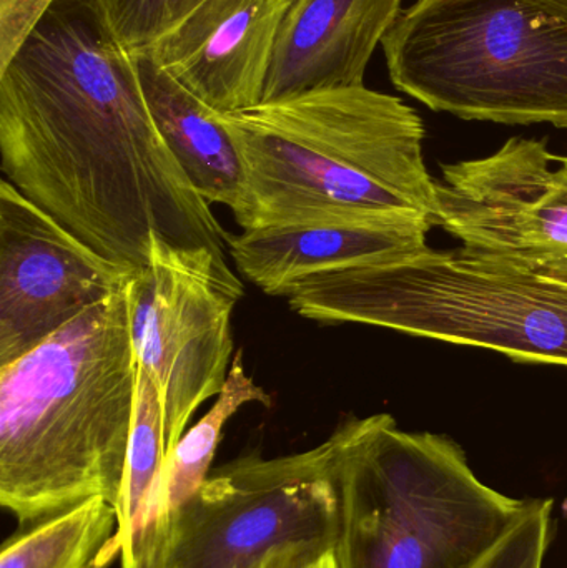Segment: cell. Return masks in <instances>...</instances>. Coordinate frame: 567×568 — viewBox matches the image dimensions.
I'll return each instance as SVG.
<instances>
[{
    "label": "cell",
    "mask_w": 567,
    "mask_h": 568,
    "mask_svg": "<svg viewBox=\"0 0 567 568\" xmlns=\"http://www.w3.org/2000/svg\"><path fill=\"white\" fill-rule=\"evenodd\" d=\"M0 163L27 199L130 273L152 239L226 263V233L160 135L136 57L97 0H55L0 70Z\"/></svg>",
    "instance_id": "6da1fadb"
},
{
    "label": "cell",
    "mask_w": 567,
    "mask_h": 568,
    "mask_svg": "<svg viewBox=\"0 0 567 568\" xmlns=\"http://www.w3.org/2000/svg\"><path fill=\"white\" fill-rule=\"evenodd\" d=\"M136 387L125 287L0 367V504L20 527L119 507Z\"/></svg>",
    "instance_id": "7a4b0ae2"
},
{
    "label": "cell",
    "mask_w": 567,
    "mask_h": 568,
    "mask_svg": "<svg viewBox=\"0 0 567 568\" xmlns=\"http://www.w3.org/2000/svg\"><path fill=\"white\" fill-rule=\"evenodd\" d=\"M243 163L242 230L315 225L372 213L432 220L425 125L402 99L366 85L313 90L219 113Z\"/></svg>",
    "instance_id": "3957f363"
},
{
    "label": "cell",
    "mask_w": 567,
    "mask_h": 568,
    "mask_svg": "<svg viewBox=\"0 0 567 568\" xmlns=\"http://www.w3.org/2000/svg\"><path fill=\"white\" fill-rule=\"evenodd\" d=\"M342 429L338 568H478L531 506L482 483L449 437L388 414Z\"/></svg>",
    "instance_id": "277c9868"
},
{
    "label": "cell",
    "mask_w": 567,
    "mask_h": 568,
    "mask_svg": "<svg viewBox=\"0 0 567 568\" xmlns=\"http://www.w3.org/2000/svg\"><path fill=\"white\" fill-rule=\"evenodd\" d=\"M286 300L318 323L386 327L567 367V282L465 248L425 245L322 273L296 284Z\"/></svg>",
    "instance_id": "5b68a950"
},
{
    "label": "cell",
    "mask_w": 567,
    "mask_h": 568,
    "mask_svg": "<svg viewBox=\"0 0 567 568\" xmlns=\"http://www.w3.org/2000/svg\"><path fill=\"white\" fill-rule=\"evenodd\" d=\"M382 47L393 85L435 112L567 129V0H416Z\"/></svg>",
    "instance_id": "8992f818"
},
{
    "label": "cell",
    "mask_w": 567,
    "mask_h": 568,
    "mask_svg": "<svg viewBox=\"0 0 567 568\" xmlns=\"http://www.w3.org/2000/svg\"><path fill=\"white\" fill-rule=\"evenodd\" d=\"M342 426L320 446L213 469L176 510L160 568H252L283 547L335 549Z\"/></svg>",
    "instance_id": "52a82bcc"
},
{
    "label": "cell",
    "mask_w": 567,
    "mask_h": 568,
    "mask_svg": "<svg viewBox=\"0 0 567 568\" xmlns=\"http://www.w3.org/2000/svg\"><path fill=\"white\" fill-rule=\"evenodd\" d=\"M243 293L225 263L156 236L149 263L126 283L133 349L159 393L166 457L196 409L225 387L235 357L232 314Z\"/></svg>",
    "instance_id": "ba28073f"
},
{
    "label": "cell",
    "mask_w": 567,
    "mask_h": 568,
    "mask_svg": "<svg viewBox=\"0 0 567 568\" xmlns=\"http://www.w3.org/2000/svg\"><path fill=\"white\" fill-rule=\"evenodd\" d=\"M509 139L485 159L442 169L432 223L482 258L567 282V156Z\"/></svg>",
    "instance_id": "9c48e42d"
},
{
    "label": "cell",
    "mask_w": 567,
    "mask_h": 568,
    "mask_svg": "<svg viewBox=\"0 0 567 568\" xmlns=\"http://www.w3.org/2000/svg\"><path fill=\"white\" fill-rule=\"evenodd\" d=\"M132 273L0 182V367L120 293Z\"/></svg>",
    "instance_id": "30bf717a"
},
{
    "label": "cell",
    "mask_w": 567,
    "mask_h": 568,
    "mask_svg": "<svg viewBox=\"0 0 567 568\" xmlns=\"http://www.w3.org/2000/svg\"><path fill=\"white\" fill-rule=\"evenodd\" d=\"M292 0H205L146 52L219 113L260 105Z\"/></svg>",
    "instance_id": "8fae6325"
},
{
    "label": "cell",
    "mask_w": 567,
    "mask_h": 568,
    "mask_svg": "<svg viewBox=\"0 0 567 568\" xmlns=\"http://www.w3.org/2000/svg\"><path fill=\"white\" fill-rule=\"evenodd\" d=\"M433 229L428 216L372 213L315 225L243 230L226 235L240 275L270 296H283L315 275L415 252Z\"/></svg>",
    "instance_id": "7c38bea8"
},
{
    "label": "cell",
    "mask_w": 567,
    "mask_h": 568,
    "mask_svg": "<svg viewBox=\"0 0 567 568\" xmlns=\"http://www.w3.org/2000/svg\"><path fill=\"white\" fill-rule=\"evenodd\" d=\"M402 13V0H292L262 103L313 90L365 85L373 53Z\"/></svg>",
    "instance_id": "4fadbf2b"
},
{
    "label": "cell",
    "mask_w": 567,
    "mask_h": 568,
    "mask_svg": "<svg viewBox=\"0 0 567 568\" xmlns=\"http://www.w3.org/2000/svg\"><path fill=\"white\" fill-rule=\"evenodd\" d=\"M136 57L146 105L160 135L210 205L239 209L243 196V163L219 112L180 85L149 55Z\"/></svg>",
    "instance_id": "5bb4252c"
},
{
    "label": "cell",
    "mask_w": 567,
    "mask_h": 568,
    "mask_svg": "<svg viewBox=\"0 0 567 568\" xmlns=\"http://www.w3.org/2000/svg\"><path fill=\"white\" fill-rule=\"evenodd\" d=\"M115 530V507L93 497L3 544L0 568H95Z\"/></svg>",
    "instance_id": "9a60e30c"
},
{
    "label": "cell",
    "mask_w": 567,
    "mask_h": 568,
    "mask_svg": "<svg viewBox=\"0 0 567 568\" xmlns=\"http://www.w3.org/2000/svg\"><path fill=\"white\" fill-rule=\"evenodd\" d=\"M253 403L270 406L272 397L249 376L243 364V351H236L225 387L212 409L195 426L185 430L166 457L163 506L169 524L176 510L200 489L212 473L213 459L226 423L242 407Z\"/></svg>",
    "instance_id": "2e32d148"
},
{
    "label": "cell",
    "mask_w": 567,
    "mask_h": 568,
    "mask_svg": "<svg viewBox=\"0 0 567 568\" xmlns=\"http://www.w3.org/2000/svg\"><path fill=\"white\" fill-rule=\"evenodd\" d=\"M110 29L132 55L146 52L205 0H97Z\"/></svg>",
    "instance_id": "e0dca14e"
},
{
    "label": "cell",
    "mask_w": 567,
    "mask_h": 568,
    "mask_svg": "<svg viewBox=\"0 0 567 568\" xmlns=\"http://www.w3.org/2000/svg\"><path fill=\"white\" fill-rule=\"evenodd\" d=\"M551 500H531L528 513L478 568H543L551 540Z\"/></svg>",
    "instance_id": "ac0fdd59"
},
{
    "label": "cell",
    "mask_w": 567,
    "mask_h": 568,
    "mask_svg": "<svg viewBox=\"0 0 567 568\" xmlns=\"http://www.w3.org/2000/svg\"><path fill=\"white\" fill-rule=\"evenodd\" d=\"M55 0H0V70Z\"/></svg>",
    "instance_id": "d6986e66"
},
{
    "label": "cell",
    "mask_w": 567,
    "mask_h": 568,
    "mask_svg": "<svg viewBox=\"0 0 567 568\" xmlns=\"http://www.w3.org/2000/svg\"><path fill=\"white\" fill-rule=\"evenodd\" d=\"M252 568H338L335 549L292 546L273 550Z\"/></svg>",
    "instance_id": "ffe728a7"
}]
</instances>
